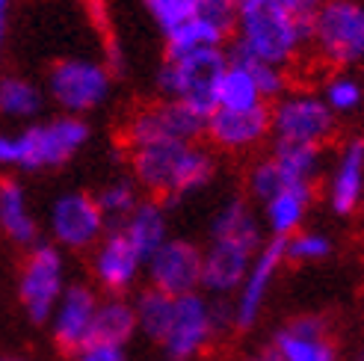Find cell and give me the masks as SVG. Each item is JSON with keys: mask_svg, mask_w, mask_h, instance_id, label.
Listing matches in <instances>:
<instances>
[{"mask_svg": "<svg viewBox=\"0 0 364 361\" xmlns=\"http://www.w3.org/2000/svg\"><path fill=\"white\" fill-rule=\"evenodd\" d=\"M261 246V225L249 205L243 198L225 202L213 216L210 246L202 252V287L216 296L240 291Z\"/></svg>", "mask_w": 364, "mask_h": 361, "instance_id": "obj_1", "label": "cell"}, {"mask_svg": "<svg viewBox=\"0 0 364 361\" xmlns=\"http://www.w3.org/2000/svg\"><path fill=\"white\" fill-rule=\"evenodd\" d=\"M134 178L154 198H181L210 184L213 157L193 142H149L127 151Z\"/></svg>", "mask_w": 364, "mask_h": 361, "instance_id": "obj_2", "label": "cell"}, {"mask_svg": "<svg viewBox=\"0 0 364 361\" xmlns=\"http://www.w3.org/2000/svg\"><path fill=\"white\" fill-rule=\"evenodd\" d=\"M237 42L252 57L287 68L311 42V18H299L279 0H237Z\"/></svg>", "mask_w": 364, "mask_h": 361, "instance_id": "obj_3", "label": "cell"}, {"mask_svg": "<svg viewBox=\"0 0 364 361\" xmlns=\"http://www.w3.org/2000/svg\"><path fill=\"white\" fill-rule=\"evenodd\" d=\"M89 139V124L77 116H60L50 124H33V128L0 136V166H18L27 172L57 169L75 157Z\"/></svg>", "mask_w": 364, "mask_h": 361, "instance_id": "obj_4", "label": "cell"}, {"mask_svg": "<svg viewBox=\"0 0 364 361\" xmlns=\"http://www.w3.org/2000/svg\"><path fill=\"white\" fill-rule=\"evenodd\" d=\"M228 68V53L223 48H198L166 57L157 86L166 98L184 101L193 110L210 116L216 110V89Z\"/></svg>", "mask_w": 364, "mask_h": 361, "instance_id": "obj_5", "label": "cell"}, {"mask_svg": "<svg viewBox=\"0 0 364 361\" xmlns=\"http://www.w3.org/2000/svg\"><path fill=\"white\" fill-rule=\"evenodd\" d=\"M311 45L332 68L364 63V0H326L311 15Z\"/></svg>", "mask_w": 364, "mask_h": 361, "instance_id": "obj_6", "label": "cell"}, {"mask_svg": "<svg viewBox=\"0 0 364 361\" xmlns=\"http://www.w3.org/2000/svg\"><path fill=\"white\" fill-rule=\"evenodd\" d=\"M272 142L290 146H329L338 134V116L314 92H287L269 107Z\"/></svg>", "mask_w": 364, "mask_h": 361, "instance_id": "obj_7", "label": "cell"}, {"mask_svg": "<svg viewBox=\"0 0 364 361\" xmlns=\"http://www.w3.org/2000/svg\"><path fill=\"white\" fill-rule=\"evenodd\" d=\"M208 116L193 110L190 104L163 98L157 104L139 107V110L124 122L119 142L124 151L136 146H149V142H193L205 134Z\"/></svg>", "mask_w": 364, "mask_h": 361, "instance_id": "obj_8", "label": "cell"}, {"mask_svg": "<svg viewBox=\"0 0 364 361\" xmlns=\"http://www.w3.org/2000/svg\"><path fill=\"white\" fill-rule=\"evenodd\" d=\"M63 258L53 246H33L18 276V299L33 323H48L63 296Z\"/></svg>", "mask_w": 364, "mask_h": 361, "instance_id": "obj_9", "label": "cell"}, {"mask_svg": "<svg viewBox=\"0 0 364 361\" xmlns=\"http://www.w3.org/2000/svg\"><path fill=\"white\" fill-rule=\"evenodd\" d=\"M48 89H50V98L63 110H68V116H75V113L95 110L98 104H104L107 92H110V75L98 63L60 60L50 65Z\"/></svg>", "mask_w": 364, "mask_h": 361, "instance_id": "obj_10", "label": "cell"}, {"mask_svg": "<svg viewBox=\"0 0 364 361\" xmlns=\"http://www.w3.org/2000/svg\"><path fill=\"white\" fill-rule=\"evenodd\" d=\"M213 338L216 332L210 323V302L198 293H187L178 296L175 302L172 326L163 338L160 350L166 361H193L210 347Z\"/></svg>", "mask_w": 364, "mask_h": 361, "instance_id": "obj_11", "label": "cell"}, {"mask_svg": "<svg viewBox=\"0 0 364 361\" xmlns=\"http://www.w3.org/2000/svg\"><path fill=\"white\" fill-rule=\"evenodd\" d=\"M149 264V281L169 296H187L202 287V249L190 240H166Z\"/></svg>", "mask_w": 364, "mask_h": 361, "instance_id": "obj_12", "label": "cell"}, {"mask_svg": "<svg viewBox=\"0 0 364 361\" xmlns=\"http://www.w3.org/2000/svg\"><path fill=\"white\" fill-rule=\"evenodd\" d=\"M284 264V240L272 237L261 246V252L255 255L249 273L237 291V299H234V329L249 332L255 323H258L261 311H264V302L272 281H276V273Z\"/></svg>", "mask_w": 364, "mask_h": 361, "instance_id": "obj_13", "label": "cell"}, {"mask_svg": "<svg viewBox=\"0 0 364 361\" xmlns=\"http://www.w3.org/2000/svg\"><path fill=\"white\" fill-rule=\"evenodd\" d=\"M272 350L284 361H341L332 326L320 314H299L287 320L272 335Z\"/></svg>", "mask_w": 364, "mask_h": 361, "instance_id": "obj_14", "label": "cell"}, {"mask_svg": "<svg viewBox=\"0 0 364 361\" xmlns=\"http://www.w3.org/2000/svg\"><path fill=\"white\" fill-rule=\"evenodd\" d=\"M98 308V296L89 284H71L63 291L57 308H53V347L63 355L75 358L89 347L92 317Z\"/></svg>", "mask_w": 364, "mask_h": 361, "instance_id": "obj_15", "label": "cell"}, {"mask_svg": "<svg viewBox=\"0 0 364 361\" xmlns=\"http://www.w3.org/2000/svg\"><path fill=\"white\" fill-rule=\"evenodd\" d=\"M208 139L213 142L220 151H252L272 134L269 124V107H252V110H225L216 107L208 116Z\"/></svg>", "mask_w": 364, "mask_h": 361, "instance_id": "obj_16", "label": "cell"}, {"mask_svg": "<svg viewBox=\"0 0 364 361\" xmlns=\"http://www.w3.org/2000/svg\"><path fill=\"white\" fill-rule=\"evenodd\" d=\"M50 231L68 249H89L104 231V213L98 198L89 193H68L57 198L50 213Z\"/></svg>", "mask_w": 364, "mask_h": 361, "instance_id": "obj_17", "label": "cell"}, {"mask_svg": "<svg viewBox=\"0 0 364 361\" xmlns=\"http://www.w3.org/2000/svg\"><path fill=\"white\" fill-rule=\"evenodd\" d=\"M329 208L335 216H353L364 202V139L343 142L329 175Z\"/></svg>", "mask_w": 364, "mask_h": 361, "instance_id": "obj_18", "label": "cell"}, {"mask_svg": "<svg viewBox=\"0 0 364 361\" xmlns=\"http://www.w3.org/2000/svg\"><path fill=\"white\" fill-rule=\"evenodd\" d=\"M142 258L136 255V249L131 246V240L124 237L122 228H113L107 237L101 240L95 261H92V273L95 279L104 284V291L110 293H122L134 284L136 273H139Z\"/></svg>", "mask_w": 364, "mask_h": 361, "instance_id": "obj_19", "label": "cell"}, {"mask_svg": "<svg viewBox=\"0 0 364 361\" xmlns=\"http://www.w3.org/2000/svg\"><path fill=\"white\" fill-rule=\"evenodd\" d=\"M311 202H314V187H290L279 195H272L269 202H264V222L272 237L287 240L296 231H302Z\"/></svg>", "mask_w": 364, "mask_h": 361, "instance_id": "obj_20", "label": "cell"}, {"mask_svg": "<svg viewBox=\"0 0 364 361\" xmlns=\"http://www.w3.org/2000/svg\"><path fill=\"white\" fill-rule=\"evenodd\" d=\"M136 308L131 302L119 296H110L98 302L95 317H92V332H89V344H104V347H124L136 332Z\"/></svg>", "mask_w": 364, "mask_h": 361, "instance_id": "obj_21", "label": "cell"}, {"mask_svg": "<svg viewBox=\"0 0 364 361\" xmlns=\"http://www.w3.org/2000/svg\"><path fill=\"white\" fill-rule=\"evenodd\" d=\"M124 231V237L131 240V246L136 249V255L142 261H149L154 252L166 243V213H163L160 202H139L134 208V213L119 225Z\"/></svg>", "mask_w": 364, "mask_h": 361, "instance_id": "obj_22", "label": "cell"}, {"mask_svg": "<svg viewBox=\"0 0 364 361\" xmlns=\"http://www.w3.org/2000/svg\"><path fill=\"white\" fill-rule=\"evenodd\" d=\"M0 231L18 246L36 243V222L27 210L24 190L15 178H0Z\"/></svg>", "mask_w": 364, "mask_h": 361, "instance_id": "obj_23", "label": "cell"}, {"mask_svg": "<svg viewBox=\"0 0 364 361\" xmlns=\"http://www.w3.org/2000/svg\"><path fill=\"white\" fill-rule=\"evenodd\" d=\"M175 296L157 291V287H149L142 291L139 299H136V323L139 329L145 332V338L154 340V344H163L169 326H172V317H175Z\"/></svg>", "mask_w": 364, "mask_h": 361, "instance_id": "obj_24", "label": "cell"}, {"mask_svg": "<svg viewBox=\"0 0 364 361\" xmlns=\"http://www.w3.org/2000/svg\"><path fill=\"white\" fill-rule=\"evenodd\" d=\"M267 104L261 98V89L255 83V77L237 63L228 60V68L216 89V107H225V110H252V107Z\"/></svg>", "mask_w": 364, "mask_h": 361, "instance_id": "obj_25", "label": "cell"}, {"mask_svg": "<svg viewBox=\"0 0 364 361\" xmlns=\"http://www.w3.org/2000/svg\"><path fill=\"white\" fill-rule=\"evenodd\" d=\"M228 60L237 63V65H243L249 75L255 77V83H258L264 101H279L282 95H287V83H290V80H287V71H284V68L269 65V63H264V60H258V57H252V53H249L246 48H240L237 42H231Z\"/></svg>", "mask_w": 364, "mask_h": 361, "instance_id": "obj_26", "label": "cell"}, {"mask_svg": "<svg viewBox=\"0 0 364 361\" xmlns=\"http://www.w3.org/2000/svg\"><path fill=\"white\" fill-rule=\"evenodd\" d=\"M272 157L279 166L296 180V184H317V175L323 169V149L311 146H290V142H272Z\"/></svg>", "mask_w": 364, "mask_h": 361, "instance_id": "obj_27", "label": "cell"}, {"mask_svg": "<svg viewBox=\"0 0 364 361\" xmlns=\"http://www.w3.org/2000/svg\"><path fill=\"white\" fill-rule=\"evenodd\" d=\"M246 187L258 202H269L272 195H279L290 187H314V184H296V180L279 166V160L272 154H267V157L252 163V169L246 175Z\"/></svg>", "mask_w": 364, "mask_h": 361, "instance_id": "obj_28", "label": "cell"}, {"mask_svg": "<svg viewBox=\"0 0 364 361\" xmlns=\"http://www.w3.org/2000/svg\"><path fill=\"white\" fill-rule=\"evenodd\" d=\"M42 110V95L30 80L4 77L0 80V113L6 116H36Z\"/></svg>", "mask_w": 364, "mask_h": 361, "instance_id": "obj_29", "label": "cell"}, {"mask_svg": "<svg viewBox=\"0 0 364 361\" xmlns=\"http://www.w3.org/2000/svg\"><path fill=\"white\" fill-rule=\"evenodd\" d=\"M320 98L326 101V107H329L335 116H350V113L361 110L364 86H361V80H355L350 75H335L329 83H326Z\"/></svg>", "mask_w": 364, "mask_h": 361, "instance_id": "obj_30", "label": "cell"}, {"mask_svg": "<svg viewBox=\"0 0 364 361\" xmlns=\"http://www.w3.org/2000/svg\"><path fill=\"white\" fill-rule=\"evenodd\" d=\"M332 255V240L320 231H296L284 240V261L290 264H317Z\"/></svg>", "mask_w": 364, "mask_h": 361, "instance_id": "obj_31", "label": "cell"}, {"mask_svg": "<svg viewBox=\"0 0 364 361\" xmlns=\"http://www.w3.org/2000/svg\"><path fill=\"white\" fill-rule=\"evenodd\" d=\"M142 4L154 18V24L163 30V36H169L181 24L193 21L198 9V0H142Z\"/></svg>", "mask_w": 364, "mask_h": 361, "instance_id": "obj_32", "label": "cell"}, {"mask_svg": "<svg viewBox=\"0 0 364 361\" xmlns=\"http://www.w3.org/2000/svg\"><path fill=\"white\" fill-rule=\"evenodd\" d=\"M196 21L208 24L223 39H231L237 30V0H198Z\"/></svg>", "mask_w": 364, "mask_h": 361, "instance_id": "obj_33", "label": "cell"}, {"mask_svg": "<svg viewBox=\"0 0 364 361\" xmlns=\"http://www.w3.org/2000/svg\"><path fill=\"white\" fill-rule=\"evenodd\" d=\"M136 187L131 180H116V184L104 187L98 193V208L104 213V220H127L136 208Z\"/></svg>", "mask_w": 364, "mask_h": 361, "instance_id": "obj_34", "label": "cell"}, {"mask_svg": "<svg viewBox=\"0 0 364 361\" xmlns=\"http://www.w3.org/2000/svg\"><path fill=\"white\" fill-rule=\"evenodd\" d=\"M75 361H127L122 347H104V344H89L75 355Z\"/></svg>", "mask_w": 364, "mask_h": 361, "instance_id": "obj_35", "label": "cell"}, {"mask_svg": "<svg viewBox=\"0 0 364 361\" xmlns=\"http://www.w3.org/2000/svg\"><path fill=\"white\" fill-rule=\"evenodd\" d=\"M279 4L284 6V9H290L294 15H299V18H311L326 0H279Z\"/></svg>", "mask_w": 364, "mask_h": 361, "instance_id": "obj_36", "label": "cell"}, {"mask_svg": "<svg viewBox=\"0 0 364 361\" xmlns=\"http://www.w3.org/2000/svg\"><path fill=\"white\" fill-rule=\"evenodd\" d=\"M9 4H12V0H0V53H4V42H6V24H9Z\"/></svg>", "mask_w": 364, "mask_h": 361, "instance_id": "obj_37", "label": "cell"}, {"mask_svg": "<svg viewBox=\"0 0 364 361\" xmlns=\"http://www.w3.org/2000/svg\"><path fill=\"white\" fill-rule=\"evenodd\" d=\"M243 361H284L276 350H272V347H267V350H258V352H252L249 358H243Z\"/></svg>", "mask_w": 364, "mask_h": 361, "instance_id": "obj_38", "label": "cell"}, {"mask_svg": "<svg viewBox=\"0 0 364 361\" xmlns=\"http://www.w3.org/2000/svg\"><path fill=\"white\" fill-rule=\"evenodd\" d=\"M350 361H364V344H361V347L353 352V358H350Z\"/></svg>", "mask_w": 364, "mask_h": 361, "instance_id": "obj_39", "label": "cell"}, {"mask_svg": "<svg viewBox=\"0 0 364 361\" xmlns=\"http://www.w3.org/2000/svg\"><path fill=\"white\" fill-rule=\"evenodd\" d=\"M0 361H24V358H15V355H4Z\"/></svg>", "mask_w": 364, "mask_h": 361, "instance_id": "obj_40", "label": "cell"}]
</instances>
